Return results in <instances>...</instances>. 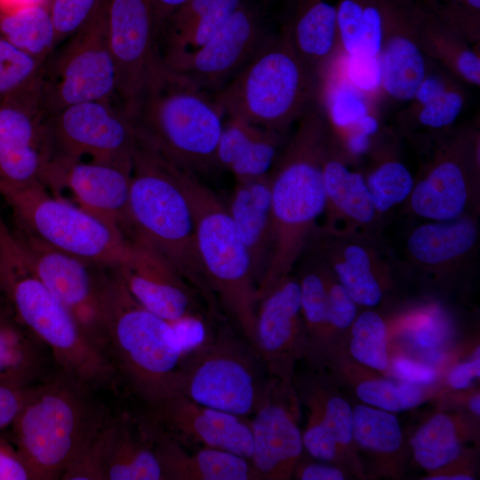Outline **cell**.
Listing matches in <instances>:
<instances>
[{
  "mask_svg": "<svg viewBox=\"0 0 480 480\" xmlns=\"http://www.w3.org/2000/svg\"><path fill=\"white\" fill-rule=\"evenodd\" d=\"M298 122L269 172L271 252L257 286V301L278 280L292 274L325 209L323 159L329 127L317 100Z\"/></svg>",
  "mask_w": 480,
  "mask_h": 480,
  "instance_id": "obj_1",
  "label": "cell"
},
{
  "mask_svg": "<svg viewBox=\"0 0 480 480\" xmlns=\"http://www.w3.org/2000/svg\"><path fill=\"white\" fill-rule=\"evenodd\" d=\"M96 391L59 367L30 388L10 428L33 480L61 479L109 420Z\"/></svg>",
  "mask_w": 480,
  "mask_h": 480,
  "instance_id": "obj_2",
  "label": "cell"
},
{
  "mask_svg": "<svg viewBox=\"0 0 480 480\" xmlns=\"http://www.w3.org/2000/svg\"><path fill=\"white\" fill-rule=\"evenodd\" d=\"M0 298L60 369L97 390L114 388L118 378L110 360L36 276L1 213Z\"/></svg>",
  "mask_w": 480,
  "mask_h": 480,
  "instance_id": "obj_3",
  "label": "cell"
},
{
  "mask_svg": "<svg viewBox=\"0 0 480 480\" xmlns=\"http://www.w3.org/2000/svg\"><path fill=\"white\" fill-rule=\"evenodd\" d=\"M177 166L137 136L129 196L131 235H138L156 249L214 312L217 300L197 252L193 215Z\"/></svg>",
  "mask_w": 480,
  "mask_h": 480,
  "instance_id": "obj_4",
  "label": "cell"
},
{
  "mask_svg": "<svg viewBox=\"0 0 480 480\" xmlns=\"http://www.w3.org/2000/svg\"><path fill=\"white\" fill-rule=\"evenodd\" d=\"M106 353L118 380L148 407L177 393L184 353L172 325L130 293L116 267L108 268L105 286Z\"/></svg>",
  "mask_w": 480,
  "mask_h": 480,
  "instance_id": "obj_5",
  "label": "cell"
},
{
  "mask_svg": "<svg viewBox=\"0 0 480 480\" xmlns=\"http://www.w3.org/2000/svg\"><path fill=\"white\" fill-rule=\"evenodd\" d=\"M128 113L137 136L195 173L218 169L216 148L226 118L211 94L163 66Z\"/></svg>",
  "mask_w": 480,
  "mask_h": 480,
  "instance_id": "obj_6",
  "label": "cell"
},
{
  "mask_svg": "<svg viewBox=\"0 0 480 480\" xmlns=\"http://www.w3.org/2000/svg\"><path fill=\"white\" fill-rule=\"evenodd\" d=\"M318 86L319 76L282 29L270 34L241 71L211 96L225 116L286 134L316 100Z\"/></svg>",
  "mask_w": 480,
  "mask_h": 480,
  "instance_id": "obj_7",
  "label": "cell"
},
{
  "mask_svg": "<svg viewBox=\"0 0 480 480\" xmlns=\"http://www.w3.org/2000/svg\"><path fill=\"white\" fill-rule=\"evenodd\" d=\"M193 215L197 252L209 287L242 336L257 351V284L227 205L195 173L177 166Z\"/></svg>",
  "mask_w": 480,
  "mask_h": 480,
  "instance_id": "obj_8",
  "label": "cell"
},
{
  "mask_svg": "<svg viewBox=\"0 0 480 480\" xmlns=\"http://www.w3.org/2000/svg\"><path fill=\"white\" fill-rule=\"evenodd\" d=\"M274 381L254 348L226 324L183 353L177 393L247 418L265 402Z\"/></svg>",
  "mask_w": 480,
  "mask_h": 480,
  "instance_id": "obj_9",
  "label": "cell"
},
{
  "mask_svg": "<svg viewBox=\"0 0 480 480\" xmlns=\"http://www.w3.org/2000/svg\"><path fill=\"white\" fill-rule=\"evenodd\" d=\"M0 196L15 227L58 250L101 267H117L127 255L129 239L118 228L52 195L42 183L2 189Z\"/></svg>",
  "mask_w": 480,
  "mask_h": 480,
  "instance_id": "obj_10",
  "label": "cell"
},
{
  "mask_svg": "<svg viewBox=\"0 0 480 480\" xmlns=\"http://www.w3.org/2000/svg\"><path fill=\"white\" fill-rule=\"evenodd\" d=\"M66 40L44 63L40 106L44 115L87 101L120 104L108 40L107 0H98L86 21Z\"/></svg>",
  "mask_w": 480,
  "mask_h": 480,
  "instance_id": "obj_11",
  "label": "cell"
},
{
  "mask_svg": "<svg viewBox=\"0 0 480 480\" xmlns=\"http://www.w3.org/2000/svg\"><path fill=\"white\" fill-rule=\"evenodd\" d=\"M425 145L428 155L414 176L403 212L431 221L479 215L478 132L449 130Z\"/></svg>",
  "mask_w": 480,
  "mask_h": 480,
  "instance_id": "obj_12",
  "label": "cell"
},
{
  "mask_svg": "<svg viewBox=\"0 0 480 480\" xmlns=\"http://www.w3.org/2000/svg\"><path fill=\"white\" fill-rule=\"evenodd\" d=\"M11 231L39 279L107 356L105 286L110 267L66 253L18 227L13 226Z\"/></svg>",
  "mask_w": 480,
  "mask_h": 480,
  "instance_id": "obj_13",
  "label": "cell"
},
{
  "mask_svg": "<svg viewBox=\"0 0 480 480\" xmlns=\"http://www.w3.org/2000/svg\"><path fill=\"white\" fill-rule=\"evenodd\" d=\"M52 147L50 164H67L88 156L91 161L132 168L137 135L121 104L87 101L46 118Z\"/></svg>",
  "mask_w": 480,
  "mask_h": 480,
  "instance_id": "obj_14",
  "label": "cell"
},
{
  "mask_svg": "<svg viewBox=\"0 0 480 480\" xmlns=\"http://www.w3.org/2000/svg\"><path fill=\"white\" fill-rule=\"evenodd\" d=\"M307 248L326 263L358 307L377 308L395 289L394 262L380 236L323 224Z\"/></svg>",
  "mask_w": 480,
  "mask_h": 480,
  "instance_id": "obj_15",
  "label": "cell"
},
{
  "mask_svg": "<svg viewBox=\"0 0 480 480\" xmlns=\"http://www.w3.org/2000/svg\"><path fill=\"white\" fill-rule=\"evenodd\" d=\"M311 371V370H310ZM293 385L307 410L304 449L314 459L339 466L366 478L353 441V411L338 383L325 372L294 373Z\"/></svg>",
  "mask_w": 480,
  "mask_h": 480,
  "instance_id": "obj_16",
  "label": "cell"
},
{
  "mask_svg": "<svg viewBox=\"0 0 480 480\" xmlns=\"http://www.w3.org/2000/svg\"><path fill=\"white\" fill-rule=\"evenodd\" d=\"M269 35L259 11L244 2L203 46L167 57L160 64L212 94L241 71Z\"/></svg>",
  "mask_w": 480,
  "mask_h": 480,
  "instance_id": "obj_17",
  "label": "cell"
},
{
  "mask_svg": "<svg viewBox=\"0 0 480 480\" xmlns=\"http://www.w3.org/2000/svg\"><path fill=\"white\" fill-rule=\"evenodd\" d=\"M479 236L478 215L422 220L406 236L404 261L419 280L447 292L476 270Z\"/></svg>",
  "mask_w": 480,
  "mask_h": 480,
  "instance_id": "obj_18",
  "label": "cell"
},
{
  "mask_svg": "<svg viewBox=\"0 0 480 480\" xmlns=\"http://www.w3.org/2000/svg\"><path fill=\"white\" fill-rule=\"evenodd\" d=\"M107 29L117 98L127 108L161 68L151 0H107Z\"/></svg>",
  "mask_w": 480,
  "mask_h": 480,
  "instance_id": "obj_19",
  "label": "cell"
},
{
  "mask_svg": "<svg viewBox=\"0 0 480 480\" xmlns=\"http://www.w3.org/2000/svg\"><path fill=\"white\" fill-rule=\"evenodd\" d=\"M128 239L127 255L116 269L134 299L171 324L204 316L197 291L143 238L132 234Z\"/></svg>",
  "mask_w": 480,
  "mask_h": 480,
  "instance_id": "obj_20",
  "label": "cell"
},
{
  "mask_svg": "<svg viewBox=\"0 0 480 480\" xmlns=\"http://www.w3.org/2000/svg\"><path fill=\"white\" fill-rule=\"evenodd\" d=\"M146 412L148 421L186 448L224 450L249 460L252 455L248 418L200 404L180 393Z\"/></svg>",
  "mask_w": 480,
  "mask_h": 480,
  "instance_id": "obj_21",
  "label": "cell"
},
{
  "mask_svg": "<svg viewBox=\"0 0 480 480\" xmlns=\"http://www.w3.org/2000/svg\"><path fill=\"white\" fill-rule=\"evenodd\" d=\"M300 403L292 382L275 380L250 427L252 455L250 462L261 480H288L303 452L299 427Z\"/></svg>",
  "mask_w": 480,
  "mask_h": 480,
  "instance_id": "obj_22",
  "label": "cell"
},
{
  "mask_svg": "<svg viewBox=\"0 0 480 480\" xmlns=\"http://www.w3.org/2000/svg\"><path fill=\"white\" fill-rule=\"evenodd\" d=\"M256 336L257 352L270 377L292 382L295 365L304 358L307 346L300 291L295 275L278 280L259 300Z\"/></svg>",
  "mask_w": 480,
  "mask_h": 480,
  "instance_id": "obj_23",
  "label": "cell"
},
{
  "mask_svg": "<svg viewBox=\"0 0 480 480\" xmlns=\"http://www.w3.org/2000/svg\"><path fill=\"white\" fill-rule=\"evenodd\" d=\"M132 168L93 161L51 164L43 184L59 196L70 191L78 206L118 228L127 238L132 228L129 215Z\"/></svg>",
  "mask_w": 480,
  "mask_h": 480,
  "instance_id": "obj_24",
  "label": "cell"
},
{
  "mask_svg": "<svg viewBox=\"0 0 480 480\" xmlns=\"http://www.w3.org/2000/svg\"><path fill=\"white\" fill-rule=\"evenodd\" d=\"M40 110L0 102V190L42 183L52 147Z\"/></svg>",
  "mask_w": 480,
  "mask_h": 480,
  "instance_id": "obj_25",
  "label": "cell"
},
{
  "mask_svg": "<svg viewBox=\"0 0 480 480\" xmlns=\"http://www.w3.org/2000/svg\"><path fill=\"white\" fill-rule=\"evenodd\" d=\"M417 19V3L387 0L380 51L381 91L395 100L410 101L428 72L427 56L418 39Z\"/></svg>",
  "mask_w": 480,
  "mask_h": 480,
  "instance_id": "obj_26",
  "label": "cell"
},
{
  "mask_svg": "<svg viewBox=\"0 0 480 480\" xmlns=\"http://www.w3.org/2000/svg\"><path fill=\"white\" fill-rule=\"evenodd\" d=\"M325 190L324 225L382 237L379 217L362 172L349 164L330 140L323 159Z\"/></svg>",
  "mask_w": 480,
  "mask_h": 480,
  "instance_id": "obj_27",
  "label": "cell"
},
{
  "mask_svg": "<svg viewBox=\"0 0 480 480\" xmlns=\"http://www.w3.org/2000/svg\"><path fill=\"white\" fill-rule=\"evenodd\" d=\"M295 268H298L295 276L300 285L307 337L303 359L311 371L324 372L329 363L341 352L332 323L329 300L331 269L308 248L304 251Z\"/></svg>",
  "mask_w": 480,
  "mask_h": 480,
  "instance_id": "obj_28",
  "label": "cell"
},
{
  "mask_svg": "<svg viewBox=\"0 0 480 480\" xmlns=\"http://www.w3.org/2000/svg\"><path fill=\"white\" fill-rule=\"evenodd\" d=\"M140 421L152 443L163 480H261L245 458L212 448L189 452L143 417Z\"/></svg>",
  "mask_w": 480,
  "mask_h": 480,
  "instance_id": "obj_29",
  "label": "cell"
},
{
  "mask_svg": "<svg viewBox=\"0 0 480 480\" xmlns=\"http://www.w3.org/2000/svg\"><path fill=\"white\" fill-rule=\"evenodd\" d=\"M228 213L249 253L256 284L261 281L271 252V180L263 177L236 181Z\"/></svg>",
  "mask_w": 480,
  "mask_h": 480,
  "instance_id": "obj_30",
  "label": "cell"
},
{
  "mask_svg": "<svg viewBox=\"0 0 480 480\" xmlns=\"http://www.w3.org/2000/svg\"><path fill=\"white\" fill-rule=\"evenodd\" d=\"M352 411L353 441L362 464L365 459L372 476L400 478L406 447L397 417L363 403L352 405Z\"/></svg>",
  "mask_w": 480,
  "mask_h": 480,
  "instance_id": "obj_31",
  "label": "cell"
},
{
  "mask_svg": "<svg viewBox=\"0 0 480 480\" xmlns=\"http://www.w3.org/2000/svg\"><path fill=\"white\" fill-rule=\"evenodd\" d=\"M283 29L301 60L320 76L340 52L337 0H297Z\"/></svg>",
  "mask_w": 480,
  "mask_h": 480,
  "instance_id": "obj_32",
  "label": "cell"
},
{
  "mask_svg": "<svg viewBox=\"0 0 480 480\" xmlns=\"http://www.w3.org/2000/svg\"><path fill=\"white\" fill-rule=\"evenodd\" d=\"M388 323V336L401 340L411 356L427 363L439 361L456 335L452 313L441 303L429 301L407 308Z\"/></svg>",
  "mask_w": 480,
  "mask_h": 480,
  "instance_id": "obj_33",
  "label": "cell"
},
{
  "mask_svg": "<svg viewBox=\"0 0 480 480\" xmlns=\"http://www.w3.org/2000/svg\"><path fill=\"white\" fill-rule=\"evenodd\" d=\"M49 352L0 298V385L25 388L37 383L50 372Z\"/></svg>",
  "mask_w": 480,
  "mask_h": 480,
  "instance_id": "obj_34",
  "label": "cell"
},
{
  "mask_svg": "<svg viewBox=\"0 0 480 480\" xmlns=\"http://www.w3.org/2000/svg\"><path fill=\"white\" fill-rule=\"evenodd\" d=\"M105 480H163L152 443L139 419H110Z\"/></svg>",
  "mask_w": 480,
  "mask_h": 480,
  "instance_id": "obj_35",
  "label": "cell"
},
{
  "mask_svg": "<svg viewBox=\"0 0 480 480\" xmlns=\"http://www.w3.org/2000/svg\"><path fill=\"white\" fill-rule=\"evenodd\" d=\"M410 101L401 128L409 135L422 132L426 143L450 130L463 110L465 95L448 75L428 69Z\"/></svg>",
  "mask_w": 480,
  "mask_h": 480,
  "instance_id": "obj_36",
  "label": "cell"
},
{
  "mask_svg": "<svg viewBox=\"0 0 480 480\" xmlns=\"http://www.w3.org/2000/svg\"><path fill=\"white\" fill-rule=\"evenodd\" d=\"M364 158L367 164L362 173L374 208L385 222L387 216L408 199L414 176L400 156L395 136L384 130Z\"/></svg>",
  "mask_w": 480,
  "mask_h": 480,
  "instance_id": "obj_37",
  "label": "cell"
},
{
  "mask_svg": "<svg viewBox=\"0 0 480 480\" xmlns=\"http://www.w3.org/2000/svg\"><path fill=\"white\" fill-rule=\"evenodd\" d=\"M468 420L461 413L440 412L424 421L410 439L418 465L429 473L469 454L465 447L473 434Z\"/></svg>",
  "mask_w": 480,
  "mask_h": 480,
  "instance_id": "obj_38",
  "label": "cell"
},
{
  "mask_svg": "<svg viewBox=\"0 0 480 480\" xmlns=\"http://www.w3.org/2000/svg\"><path fill=\"white\" fill-rule=\"evenodd\" d=\"M417 33L426 56L469 84H480L479 54L462 34L428 12L418 4Z\"/></svg>",
  "mask_w": 480,
  "mask_h": 480,
  "instance_id": "obj_39",
  "label": "cell"
},
{
  "mask_svg": "<svg viewBox=\"0 0 480 480\" xmlns=\"http://www.w3.org/2000/svg\"><path fill=\"white\" fill-rule=\"evenodd\" d=\"M387 0H337L340 50L346 55H380Z\"/></svg>",
  "mask_w": 480,
  "mask_h": 480,
  "instance_id": "obj_40",
  "label": "cell"
},
{
  "mask_svg": "<svg viewBox=\"0 0 480 480\" xmlns=\"http://www.w3.org/2000/svg\"><path fill=\"white\" fill-rule=\"evenodd\" d=\"M44 61L0 36V102L42 111L40 89Z\"/></svg>",
  "mask_w": 480,
  "mask_h": 480,
  "instance_id": "obj_41",
  "label": "cell"
},
{
  "mask_svg": "<svg viewBox=\"0 0 480 480\" xmlns=\"http://www.w3.org/2000/svg\"><path fill=\"white\" fill-rule=\"evenodd\" d=\"M0 36L43 61L57 46L54 23L45 3L0 12Z\"/></svg>",
  "mask_w": 480,
  "mask_h": 480,
  "instance_id": "obj_42",
  "label": "cell"
},
{
  "mask_svg": "<svg viewBox=\"0 0 480 480\" xmlns=\"http://www.w3.org/2000/svg\"><path fill=\"white\" fill-rule=\"evenodd\" d=\"M388 343L387 320L377 310L364 308L349 329L344 352L355 363L388 376Z\"/></svg>",
  "mask_w": 480,
  "mask_h": 480,
  "instance_id": "obj_43",
  "label": "cell"
},
{
  "mask_svg": "<svg viewBox=\"0 0 480 480\" xmlns=\"http://www.w3.org/2000/svg\"><path fill=\"white\" fill-rule=\"evenodd\" d=\"M360 369L357 371L363 378H346V380L353 384L357 399L364 404L400 412L420 405L429 396V386L391 379L385 375L367 377L363 374L361 365Z\"/></svg>",
  "mask_w": 480,
  "mask_h": 480,
  "instance_id": "obj_44",
  "label": "cell"
},
{
  "mask_svg": "<svg viewBox=\"0 0 480 480\" xmlns=\"http://www.w3.org/2000/svg\"><path fill=\"white\" fill-rule=\"evenodd\" d=\"M284 143V133L261 128L228 171L236 181L268 175Z\"/></svg>",
  "mask_w": 480,
  "mask_h": 480,
  "instance_id": "obj_45",
  "label": "cell"
},
{
  "mask_svg": "<svg viewBox=\"0 0 480 480\" xmlns=\"http://www.w3.org/2000/svg\"><path fill=\"white\" fill-rule=\"evenodd\" d=\"M419 4L471 43L479 41L480 0H423Z\"/></svg>",
  "mask_w": 480,
  "mask_h": 480,
  "instance_id": "obj_46",
  "label": "cell"
},
{
  "mask_svg": "<svg viewBox=\"0 0 480 480\" xmlns=\"http://www.w3.org/2000/svg\"><path fill=\"white\" fill-rule=\"evenodd\" d=\"M260 130L242 118L226 116L216 148L217 168L228 171Z\"/></svg>",
  "mask_w": 480,
  "mask_h": 480,
  "instance_id": "obj_47",
  "label": "cell"
},
{
  "mask_svg": "<svg viewBox=\"0 0 480 480\" xmlns=\"http://www.w3.org/2000/svg\"><path fill=\"white\" fill-rule=\"evenodd\" d=\"M244 3V0H187L166 20L157 37L177 33L219 12L237 9Z\"/></svg>",
  "mask_w": 480,
  "mask_h": 480,
  "instance_id": "obj_48",
  "label": "cell"
},
{
  "mask_svg": "<svg viewBox=\"0 0 480 480\" xmlns=\"http://www.w3.org/2000/svg\"><path fill=\"white\" fill-rule=\"evenodd\" d=\"M108 421L66 470L61 480H105L104 463Z\"/></svg>",
  "mask_w": 480,
  "mask_h": 480,
  "instance_id": "obj_49",
  "label": "cell"
},
{
  "mask_svg": "<svg viewBox=\"0 0 480 480\" xmlns=\"http://www.w3.org/2000/svg\"><path fill=\"white\" fill-rule=\"evenodd\" d=\"M343 71L350 83L371 98L382 92L380 55H346L341 52Z\"/></svg>",
  "mask_w": 480,
  "mask_h": 480,
  "instance_id": "obj_50",
  "label": "cell"
},
{
  "mask_svg": "<svg viewBox=\"0 0 480 480\" xmlns=\"http://www.w3.org/2000/svg\"><path fill=\"white\" fill-rule=\"evenodd\" d=\"M98 0H52L50 11L59 45L73 35L89 18Z\"/></svg>",
  "mask_w": 480,
  "mask_h": 480,
  "instance_id": "obj_51",
  "label": "cell"
},
{
  "mask_svg": "<svg viewBox=\"0 0 480 480\" xmlns=\"http://www.w3.org/2000/svg\"><path fill=\"white\" fill-rule=\"evenodd\" d=\"M388 377L407 382L432 386L440 378L439 371L423 361L404 355L390 358Z\"/></svg>",
  "mask_w": 480,
  "mask_h": 480,
  "instance_id": "obj_52",
  "label": "cell"
},
{
  "mask_svg": "<svg viewBox=\"0 0 480 480\" xmlns=\"http://www.w3.org/2000/svg\"><path fill=\"white\" fill-rule=\"evenodd\" d=\"M0 480H33L16 446L0 436Z\"/></svg>",
  "mask_w": 480,
  "mask_h": 480,
  "instance_id": "obj_53",
  "label": "cell"
},
{
  "mask_svg": "<svg viewBox=\"0 0 480 480\" xmlns=\"http://www.w3.org/2000/svg\"><path fill=\"white\" fill-rule=\"evenodd\" d=\"M318 461L303 460L301 456L292 476L300 480H344L349 478V474L339 466Z\"/></svg>",
  "mask_w": 480,
  "mask_h": 480,
  "instance_id": "obj_54",
  "label": "cell"
},
{
  "mask_svg": "<svg viewBox=\"0 0 480 480\" xmlns=\"http://www.w3.org/2000/svg\"><path fill=\"white\" fill-rule=\"evenodd\" d=\"M31 387L17 388L0 385V432L11 427Z\"/></svg>",
  "mask_w": 480,
  "mask_h": 480,
  "instance_id": "obj_55",
  "label": "cell"
},
{
  "mask_svg": "<svg viewBox=\"0 0 480 480\" xmlns=\"http://www.w3.org/2000/svg\"><path fill=\"white\" fill-rule=\"evenodd\" d=\"M480 377L479 346L470 359L453 365L446 376L447 384L455 390L468 388L473 381Z\"/></svg>",
  "mask_w": 480,
  "mask_h": 480,
  "instance_id": "obj_56",
  "label": "cell"
},
{
  "mask_svg": "<svg viewBox=\"0 0 480 480\" xmlns=\"http://www.w3.org/2000/svg\"><path fill=\"white\" fill-rule=\"evenodd\" d=\"M471 454L442 468L429 472L424 477L427 480H472L475 479V470L470 465Z\"/></svg>",
  "mask_w": 480,
  "mask_h": 480,
  "instance_id": "obj_57",
  "label": "cell"
},
{
  "mask_svg": "<svg viewBox=\"0 0 480 480\" xmlns=\"http://www.w3.org/2000/svg\"><path fill=\"white\" fill-rule=\"evenodd\" d=\"M187 0H151L157 35L161 28Z\"/></svg>",
  "mask_w": 480,
  "mask_h": 480,
  "instance_id": "obj_58",
  "label": "cell"
},
{
  "mask_svg": "<svg viewBox=\"0 0 480 480\" xmlns=\"http://www.w3.org/2000/svg\"><path fill=\"white\" fill-rule=\"evenodd\" d=\"M465 399V404L470 415L476 419L480 415V396L479 391H474L468 394Z\"/></svg>",
  "mask_w": 480,
  "mask_h": 480,
  "instance_id": "obj_59",
  "label": "cell"
},
{
  "mask_svg": "<svg viewBox=\"0 0 480 480\" xmlns=\"http://www.w3.org/2000/svg\"><path fill=\"white\" fill-rule=\"evenodd\" d=\"M45 3V0H0V12Z\"/></svg>",
  "mask_w": 480,
  "mask_h": 480,
  "instance_id": "obj_60",
  "label": "cell"
},
{
  "mask_svg": "<svg viewBox=\"0 0 480 480\" xmlns=\"http://www.w3.org/2000/svg\"><path fill=\"white\" fill-rule=\"evenodd\" d=\"M266 1H269V0H266Z\"/></svg>",
  "mask_w": 480,
  "mask_h": 480,
  "instance_id": "obj_61",
  "label": "cell"
}]
</instances>
